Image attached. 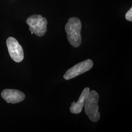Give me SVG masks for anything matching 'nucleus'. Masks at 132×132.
<instances>
[{"label": "nucleus", "mask_w": 132, "mask_h": 132, "mask_svg": "<svg viewBox=\"0 0 132 132\" xmlns=\"http://www.w3.org/2000/svg\"><path fill=\"white\" fill-rule=\"evenodd\" d=\"M81 28V21L77 17L70 18L65 26L68 40L73 47H79L82 43Z\"/></svg>", "instance_id": "1"}, {"label": "nucleus", "mask_w": 132, "mask_h": 132, "mask_svg": "<svg viewBox=\"0 0 132 132\" xmlns=\"http://www.w3.org/2000/svg\"><path fill=\"white\" fill-rule=\"evenodd\" d=\"M98 94L94 90L90 91L85 101V112L90 120L95 122L98 121L100 118L99 112Z\"/></svg>", "instance_id": "2"}, {"label": "nucleus", "mask_w": 132, "mask_h": 132, "mask_svg": "<svg viewBox=\"0 0 132 132\" xmlns=\"http://www.w3.org/2000/svg\"><path fill=\"white\" fill-rule=\"evenodd\" d=\"M27 23L29 27V30L39 37L45 35L47 31V21L46 18L40 15H33L27 20Z\"/></svg>", "instance_id": "3"}, {"label": "nucleus", "mask_w": 132, "mask_h": 132, "mask_svg": "<svg viewBox=\"0 0 132 132\" xmlns=\"http://www.w3.org/2000/svg\"><path fill=\"white\" fill-rule=\"evenodd\" d=\"M93 65L94 63L91 59H87L81 62L69 69L66 71L63 77L65 80L71 79L89 71L92 68Z\"/></svg>", "instance_id": "4"}, {"label": "nucleus", "mask_w": 132, "mask_h": 132, "mask_svg": "<svg viewBox=\"0 0 132 132\" xmlns=\"http://www.w3.org/2000/svg\"><path fill=\"white\" fill-rule=\"evenodd\" d=\"M6 45L10 56L14 61L20 63L24 59L23 49L17 40L12 37H10L6 40Z\"/></svg>", "instance_id": "5"}, {"label": "nucleus", "mask_w": 132, "mask_h": 132, "mask_svg": "<svg viewBox=\"0 0 132 132\" xmlns=\"http://www.w3.org/2000/svg\"><path fill=\"white\" fill-rule=\"evenodd\" d=\"M1 95L3 99L8 103H18L25 98L24 93L19 90L14 89H5L1 93Z\"/></svg>", "instance_id": "6"}, {"label": "nucleus", "mask_w": 132, "mask_h": 132, "mask_svg": "<svg viewBox=\"0 0 132 132\" xmlns=\"http://www.w3.org/2000/svg\"><path fill=\"white\" fill-rule=\"evenodd\" d=\"M90 91L89 88H85L82 91L77 102L76 103L73 101L71 103V106L70 107V112L71 113L78 114L81 112Z\"/></svg>", "instance_id": "7"}, {"label": "nucleus", "mask_w": 132, "mask_h": 132, "mask_svg": "<svg viewBox=\"0 0 132 132\" xmlns=\"http://www.w3.org/2000/svg\"><path fill=\"white\" fill-rule=\"evenodd\" d=\"M125 18L128 21L132 22V9H131L129 10L125 15Z\"/></svg>", "instance_id": "8"}]
</instances>
